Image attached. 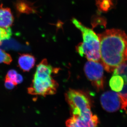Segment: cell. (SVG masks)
I'll list each match as a JSON object with an SVG mask.
<instances>
[{
	"label": "cell",
	"instance_id": "8fae6325",
	"mask_svg": "<svg viewBox=\"0 0 127 127\" xmlns=\"http://www.w3.org/2000/svg\"><path fill=\"white\" fill-rule=\"evenodd\" d=\"M122 109L127 110V83H125L122 91L118 93Z\"/></svg>",
	"mask_w": 127,
	"mask_h": 127
},
{
	"label": "cell",
	"instance_id": "3957f363",
	"mask_svg": "<svg viewBox=\"0 0 127 127\" xmlns=\"http://www.w3.org/2000/svg\"><path fill=\"white\" fill-rule=\"evenodd\" d=\"M72 22L82 35V42L76 48L77 52L81 56L86 57L88 61L100 62V41L97 34L76 19L74 18Z\"/></svg>",
	"mask_w": 127,
	"mask_h": 127
},
{
	"label": "cell",
	"instance_id": "277c9868",
	"mask_svg": "<svg viewBox=\"0 0 127 127\" xmlns=\"http://www.w3.org/2000/svg\"><path fill=\"white\" fill-rule=\"evenodd\" d=\"M65 97L70 108L72 116H79L91 111V99L85 92L70 89L65 93Z\"/></svg>",
	"mask_w": 127,
	"mask_h": 127
},
{
	"label": "cell",
	"instance_id": "9a60e30c",
	"mask_svg": "<svg viewBox=\"0 0 127 127\" xmlns=\"http://www.w3.org/2000/svg\"><path fill=\"white\" fill-rule=\"evenodd\" d=\"M18 75L19 73H18L15 70H10L7 73L5 77L9 78L10 80L14 82L16 85H17V84L16 83V81Z\"/></svg>",
	"mask_w": 127,
	"mask_h": 127
},
{
	"label": "cell",
	"instance_id": "9c48e42d",
	"mask_svg": "<svg viewBox=\"0 0 127 127\" xmlns=\"http://www.w3.org/2000/svg\"><path fill=\"white\" fill-rule=\"evenodd\" d=\"M34 56L29 54H20L18 59L19 67L24 72H28L33 68L35 63Z\"/></svg>",
	"mask_w": 127,
	"mask_h": 127
},
{
	"label": "cell",
	"instance_id": "8992f818",
	"mask_svg": "<svg viewBox=\"0 0 127 127\" xmlns=\"http://www.w3.org/2000/svg\"><path fill=\"white\" fill-rule=\"evenodd\" d=\"M100 102L103 108L109 112H116L121 107L118 94L115 92L108 91L103 94Z\"/></svg>",
	"mask_w": 127,
	"mask_h": 127
},
{
	"label": "cell",
	"instance_id": "6da1fadb",
	"mask_svg": "<svg viewBox=\"0 0 127 127\" xmlns=\"http://www.w3.org/2000/svg\"><path fill=\"white\" fill-rule=\"evenodd\" d=\"M100 41L101 62L108 72L127 62V35L118 29L106 30L97 34Z\"/></svg>",
	"mask_w": 127,
	"mask_h": 127
},
{
	"label": "cell",
	"instance_id": "ba28073f",
	"mask_svg": "<svg viewBox=\"0 0 127 127\" xmlns=\"http://www.w3.org/2000/svg\"><path fill=\"white\" fill-rule=\"evenodd\" d=\"M14 18L10 9L4 7L2 4L0 7V27L10 28L14 22Z\"/></svg>",
	"mask_w": 127,
	"mask_h": 127
},
{
	"label": "cell",
	"instance_id": "4fadbf2b",
	"mask_svg": "<svg viewBox=\"0 0 127 127\" xmlns=\"http://www.w3.org/2000/svg\"><path fill=\"white\" fill-rule=\"evenodd\" d=\"M12 35V32L10 28L4 29L0 27V46L2 44L3 41L10 39Z\"/></svg>",
	"mask_w": 127,
	"mask_h": 127
},
{
	"label": "cell",
	"instance_id": "7c38bea8",
	"mask_svg": "<svg viewBox=\"0 0 127 127\" xmlns=\"http://www.w3.org/2000/svg\"><path fill=\"white\" fill-rule=\"evenodd\" d=\"M113 75H119L123 78L125 83H127V64H123L114 71Z\"/></svg>",
	"mask_w": 127,
	"mask_h": 127
},
{
	"label": "cell",
	"instance_id": "2e32d148",
	"mask_svg": "<svg viewBox=\"0 0 127 127\" xmlns=\"http://www.w3.org/2000/svg\"><path fill=\"white\" fill-rule=\"evenodd\" d=\"M16 86V85L14 82L7 78H5V86L6 88L9 90H11L13 89Z\"/></svg>",
	"mask_w": 127,
	"mask_h": 127
},
{
	"label": "cell",
	"instance_id": "5bb4252c",
	"mask_svg": "<svg viewBox=\"0 0 127 127\" xmlns=\"http://www.w3.org/2000/svg\"><path fill=\"white\" fill-rule=\"evenodd\" d=\"M11 56L4 50L0 49V64H10L12 62Z\"/></svg>",
	"mask_w": 127,
	"mask_h": 127
},
{
	"label": "cell",
	"instance_id": "52a82bcc",
	"mask_svg": "<svg viewBox=\"0 0 127 127\" xmlns=\"http://www.w3.org/2000/svg\"><path fill=\"white\" fill-rule=\"evenodd\" d=\"M77 127H97L99 123L97 116L91 111L77 116H72Z\"/></svg>",
	"mask_w": 127,
	"mask_h": 127
},
{
	"label": "cell",
	"instance_id": "5b68a950",
	"mask_svg": "<svg viewBox=\"0 0 127 127\" xmlns=\"http://www.w3.org/2000/svg\"><path fill=\"white\" fill-rule=\"evenodd\" d=\"M104 68L101 62L88 61L84 66V71L86 76L97 91L102 90L104 88Z\"/></svg>",
	"mask_w": 127,
	"mask_h": 127
},
{
	"label": "cell",
	"instance_id": "30bf717a",
	"mask_svg": "<svg viewBox=\"0 0 127 127\" xmlns=\"http://www.w3.org/2000/svg\"><path fill=\"white\" fill-rule=\"evenodd\" d=\"M109 86L112 90L119 92L122 90L125 82L123 78L119 75H113L109 81Z\"/></svg>",
	"mask_w": 127,
	"mask_h": 127
},
{
	"label": "cell",
	"instance_id": "7a4b0ae2",
	"mask_svg": "<svg viewBox=\"0 0 127 127\" xmlns=\"http://www.w3.org/2000/svg\"><path fill=\"white\" fill-rule=\"evenodd\" d=\"M58 71L49 64L46 59L42 60L37 66L32 82L28 90V93L42 96L56 93L58 84L52 75Z\"/></svg>",
	"mask_w": 127,
	"mask_h": 127
}]
</instances>
